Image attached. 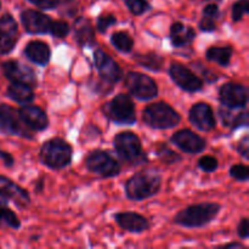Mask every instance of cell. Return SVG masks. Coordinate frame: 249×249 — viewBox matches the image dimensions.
Returning a JSON list of instances; mask_svg holds the SVG:
<instances>
[{
    "instance_id": "obj_1",
    "label": "cell",
    "mask_w": 249,
    "mask_h": 249,
    "mask_svg": "<svg viewBox=\"0 0 249 249\" xmlns=\"http://www.w3.org/2000/svg\"><path fill=\"white\" fill-rule=\"evenodd\" d=\"M162 178L156 170H143L134 174L125 182V196L130 201H145L160 192Z\"/></svg>"
},
{
    "instance_id": "obj_2",
    "label": "cell",
    "mask_w": 249,
    "mask_h": 249,
    "mask_svg": "<svg viewBox=\"0 0 249 249\" xmlns=\"http://www.w3.org/2000/svg\"><path fill=\"white\" fill-rule=\"evenodd\" d=\"M221 207L218 203H199L180 211L173 223L187 229L203 228L218 216Z\"/></svg>"
},
{
    "instance_id": "obj_3",
    "label": "cell",
    "mask_w": 249,
    "mask_h": 249,
    "mask_svg": "<svg viewBox=\"0 0 249 249\" xmlns=\"http://www.w3.org/2000/svg\"><path fill=\"white\" fill-rule=\"evenodd\" d=\"M72 147L62 139H51L43 143L39 152L40 162L53 170H60L70 165L72 160Z\"/></svg>"
},
{
    "instance_id": "obj_4",
    "label": "cell",
    "mask_w": 249,
    "mask_h": 249,
    "mask_svg": "<svg viewBox=\"0 0 249 249\" xmlns=\"http://www.w3.org/2000/svg\"><path fill=\"white\" fill-rule=\"evenodd\" d=\"M142 121L147 126L152 129H172L179 125L181 117L180 114L165 102L151 104L143 109Z\"/></svg>"
},
{
    "instance_id": "obj_5",
    "label": "cell",
    "mask_w": 249,
    "mask_h": 249,
    "mask_svg": "<svg viewBox=\"0 0 249 249\" xmlns=\"http://www.w3.org/2000/svg\"><path fill=\"white\" fill-rule=\"evenodd\" d=\"M113 145L119 157L125 162L135 165L147 162V156L143 152L141 141L136 134L122 131L114 136Z\"/></svg>"
},
{
    "instance_id": "obj_6",
    "label": "cell",
    "mask_w": 249,
    "mask_h": 249,
    "mask_svg": "<svg viewBox=\"0 0 249 249\" xmlns=\"http://www.w3.org/2000/svg\"><path fill=\"white\" fill-rule=\"evenodd\" d=\"M104 113L116 124L133 125L136 122L135 104L126 94H118L104 106Z\"/></svg>"
},
{
    "instance_id": "obj_7",
    "label": "cell",
    "mask_w": 249,
    "mask_h": 249,
    "mask_svg": "<svg viewBox=\"0 0 249 249\" xmlns=\"http://www.w3.org/2000/svg\"><path fill=\"white\" fill-rule=\"evenodd\" d=\"M85 167L89 172L102 178H114L121 173V164L108 152L102 150L91 151L85 157Z\"/></svg>"
},
{
    "instance_id": "obj_8",
    "label": "cell",
    "mask_w": 249,
    "mask_h": 249,
    "mask_svg": "<svg viewBox=\"0 0 249 249\" xmlns=\"http://www.w3.org/2000/svg\"><path fill=\"white\" fill-rule=\"evenodd\" d=\"M124 84L133 96L141 101H150L158 95V87L148 75L139 72H129L124 78Z\"/></svg>"
},
{
    "instance_id": "obj_9",
    "label": "cell",
    "mask_w": 249,
    "mask_h": 249,
    "mask_svg": "<svg viewBox=\"0 0 249 249\" xmlns=\"http://www.w3.org/2000/svg\"><path fill=\"white\" fill-rule=\"evenodd\" d=\"M0 134L32 139L31 130L19 117L18 111L6 104H0Z\"/></svg>"
},
{
    "instance_id": "obj_10",
    "label": "cell",
    "mask_w": 249,
    "mask_h": 249,
    "mask_svg": "<svg viewBox=\"0 0 249 249\" xmlns=\"http://www.w3.org/2000/svg\"><path fill=\"white\" fill-rule=\"evenodd\" d=\"M169 75L173 82L184 91L194 94V92L203 90V80L197 77L191 70L180 63H173L170 66Z\"/></svg>"
},
{
    "instance_id": "obj_11",
    "label": "cell",
    "mask_w": 249,
    "mask_h": 249,
    "mask_svg": "<svg viewBox=\"0 0 249 249\" xmlns=\"http://www.w3.org/2000/svg\"><path fill=\"white\" fill-rule=\"evenodd\" d=\"M0 67H1L2 74L7 80H10V83H22L32 88L36 85V72L29 66L23 65L19 61H4Z\"/></svg>"
},
{
    "instance_id": "obj_12",
    "label": "cell",
    "mask_w": 249,
    "mask_h": 249,
    "mask_svg": "<svg viewBox=\"0 0 249 249\" xmlns=\"http://www.w3.org/2000/svg\"><path fill=\"white\" fill-rule=\"evenodd\" d=\"M219 101L228 108H246L248 104L247 87L238 83H226L219 89Z\"/></svg>"
},
{
    "instance_id": "obj_13",
    "label": "cell",
    "mask_w": 249,
    "mask_h": 249,
    "mask_svg": "<svg viewBox=\"0 0 249 249\" xmlns=\"http://www.w3.org/2000/svg\"><path fill=\"white\" fill-rule=\"evenodd\" d=\"M94 61L100 77L108 84H116L123 78V71L118 63L107 55L105 51L97 49L94 53Z\"/></svg>"
},
{
    "instance_id": "obj_14",
    "label": "cell",
    "mask_w": 249,
    "mask_h": 249,
    "mask_svg": "<svg viewBox=\"0 0 249 249\" xmlns=\"http://www.w3.org/2000/svg\"><path fill=\"white\" fill-rule=\"evenodd\" d=\"M18 40V26L11 14L0 17V55H9Z\"/></svg>"
},
{
    "instance_id": "obj_15",
    "label": "cell",
    "mask_w": 249,
    "mask_h": 249,
    "mask_svg": "<svg viewBox=\"0 0 249 249\" xmlns=\"http://www.w3.org/2000/svg\"><path fill=\"white\" fill-rule=\"evenodd\" d=\"M170 141L175 146H178L182 152L191 153V155L201 153L207 146L206 140L190 129H182L174 133L170 138Z\"/></svg>"
},
{
    "instance_id": "obj_16",
    "label": "cell",
    "mask_w": 249,
    "mask_h": 249,
    "mask_svg": "<svg viewBox=\"0 0 249 249\" xmlns=\"http://www.w3.org/2000/svg\"><path fill=\"white\" fill-rule=\"evenodd\" d=\"M24 31L31 34H50L53 18L36 10H24L19 16Z\"/></svg>"
},
{
    "instance_id": "obj_17",
    "label": "cell",
    "mask_w": 249,
    "mask_h": 249,
    "mask_svg": "<svg viewBox=\"0 0 249 249\" xmlns=\"http://www.w3.org/2000/svg\"><path fill=\"white\" fill-rule=\"evenodd\" d=\"M19 117L24 125L31 131H43L49 126V118L45 111L34 105H22L18 109Z\"/></svg>"
},
{
    "instance_id": "obj_18",
    "label": "cell",
    "mask_w": 249,
    "mask_h": 249,
    "mask_svg": "<svg viewBox=\"0 0 249 249\" xmlns=\"http://www.w3.org/2000/svg\"><path fill=\"white\" fill-rule=\"evenodd\" d=\"M189 119L194 126L201 131H211L215 128L216 121L213 109L206 102H197L191 107Z\"/></svg>"
},
{
    "instance_id": "obj_19",
    "label": "cell",
    "mask_w": 249,
    "mask_h": 249,
    "mask_svg": "<svg viewBox=\"0 0 249 249\" xmlns=\"http://www.w3.org/2000/svg\"><path fill=\"white\" fill-rule=\"evenodd\" d=\"M0 191L4 192L10 201H14L18 208H26L31 203L28 192L5 175H0Z\"/></svg>"
},
{
    "instance_id": "obj_20",
    "label": "cell",
    "mask_w": 249,
    "mask_h": 249,
    "mask_svg": "<svg viewBox=\"0 0 249 249\" xmlns=\"http://www.w3.org/2000/svg\"><path fill=\"white\" fill-rule=\"evenodd\" d=\"M114 220L124 231L133 233H141L150 229V223L145 216L133 212H123L114 214Z\"/></svg>"
},
{
    "instance_id": "obj_21",
    "label": "cell",
    "mask_w": 249,
    "mask_h": 249,
    "mask_svg": "<svg viewBox=\"0 0 249 249\" xmlns=\"http://www.w3.org/2000/svg\"><path fill=\"white\" fill-rule=\"evenodd\" d=\"M23 53L31 62L38 66H46L50 62L51 50L48 44L44 43V41H29L24 48Z\"/></svg>"
},
{
    "instance_id": "obj_22",
    "label": "cell",
    "mask_w": 249,
    "mask_h": 249,
    "mask_svg": "<svg viewBox=\"0 0 249 249\" xmlns=\"http://www.w3.org/2000/svg\"><path fill=\"white\" fill-rule=\"evenodd\" d=\"M195 38H196L195 29L181 22H175L170 27V41L175 48H184L190 45Z\"/></svg>"
},
{
    "instance_id": "obj_23",
    "label": "cell",
    "mask_w": 249,
    "mask_h": 249,
    "mask_svg": "<svg viewBox=\"0 0 249 249\" xmlns=\"http://www.w3.org/2000/svg\"><path fill=\"white\" fill-rule=\"evenodd\" d=\"M74 38L80 46L94 45L95 31L91 22L85 17H78L74 21Z\"/></svg>"
},
{
    "instance_id": "obj_24",
    "label": "cell",
    "mask_w": 249,
    "mask_h": 249,
    "mask_svg": "<svg viewBox=\"0 0 249 249\" xmlns=\"http://www.w3.org/2000/svg\"><path fill=\"white\" fill-rule=\"evenodd\" d=\"M10 198L0 191V229H11L18 230L21 228V221L11 208H9Z\"/></svg>"
},
{
    "instance_id": "obj_25",
    "label": "cell",
    "mask_w": 249,
    "mask_h": 249,
    "mask_svg": "<svg viewBox=\"0 0 249 249\" xmlns=\"http://www.w3.org/2000/svg\"><path fill=\"white\" fill-rule=\"evenodd\" d=\"M6 96L19 105L31 104L34 100L33 88L22 83H11L6 89Z\"/></svg>"
},
{
    "instance_id": "obj_26",
    "label": "cell",
    "mask_w": 249,
    "mask_h": 249,
    "mask_svg": "<svg viewBox=\"0 0 249 249\" xmlns=\"http://www.w3.org/2000/svg\"><path fill=\"white\" fill-rule=\"evenodd\" d=\"M232 53L231 46H212L207 50L206 56L211 62H215L221 67H228L232 58Z\"/></svg>"
},
{
    "instance_id": "obj_27",
    "label": "cell",
    "mask_w": 249,
    "mask_h": 249,
    "mask_svg": "<svg viewBox=\"0 0 249 249\" xmlns=\"http://www.w3.org/2000/svg\"><path fill=\"white\" fill-rule=\"evenodd\" d=\"M134 58L139 66L152 72H160L163 67V58L155 53H138Z\"/></svg>"
},
{
    "instance_id": "obj_28",
    "label": "cell",
    "mask_w": 249,
    "mask_h": 249,
    "mask_svg": "<svg viewBox=\"0 0 249 249\" xmlns=\"http://www.w3.org/2000/svg\"><path fill=\"white\" fill-rule=\"evenodd\" d=\"M111 43L117 50L123 53H129L133 51L134 39L125 31L114 32L111 36Z\"/></svg>"
},
{
    "instance_id": "obj_29",
    "label": "cell",
    "mask_w": 249,
    "mask_h": 249,
    "mask_svg": "<svg viewBox=\"0 0 249 249\" xmlns=\"http://www.w3.org/2000/svg\"><path fill=\"white\" fill-rule=\"evenodd\" d=\"M156 155L157 157L162 160L165 164H175V163L180 162L181 160V156L179 153H177L175 151H173L165 143H160L157 146V150H156Z\"/></svg>"
},
{
    "instance_id": "obj_30",
    "label": "cell",
    "mask_w": 249,
    "mask_h": 249,
    "mask_svg": "<svg viewBox=\"0 0 249 249\" xmlns=\"http://www.w3.org/2000/svg\"><path fill=\"white\" fill-rule=\"evenodd\" d=\"M123 1L129 9V11L135 16H140L151 9V5L147 0H123Z\"/></svg>"
},
{
    "instance_id": "obj_31",
    "label": "cell",
    "mask_w": 249,
    "mask_h": 249,
    "mask_svg": "<svg viewBox=\"0 0 249 249\" xmlns=\"http://www.w3.org/2000/svg\"><path fill=\"white\" fill-rule=\"evenodd\" d=\"M61 15H65L67 17H73L77 14L78 4L77 0H58L57 6Z\"/></svg>"
},
{
    "instance_id": "obj_32",
    "label": "cell",
    "mask_w": 249,
    "mask_h": 249,
    "mask_svg": "<svg viewBox=\"0 0 249 249\" xmlns=\"http://www.w3.org/2000/svg\"><path fill=\"white\" fill-rule=\"evenodd\" d=\"M249 12V0H237L232 5V19L235 22L241 21L245 15Z\"/></svg>"
},
{
    "instance_id": "obj_33",
    "label": "cell",
    "mask_w": 249,
    "mask_h": 249,
    "mask_svg": "<svg viewBox=\"0 0 249 249\" xmlns=\"http://www.w3.org/2000/svg\"><path fill=\"white\" fill-rule=\"evenodd\" d=\"M70 26H68L67 22L65 21H53V24H51L50 34L53 36V38H66L70 33Z\"/></svg>"
},
{
    "instance_id": "obj_34",
    "label": "cell",
    "mask_w": 249,
    "mask_h": 249,
    "mask_svg": "<svg viewBox=\"0 0 249 249\" xmlns=\"http://www.w3.org/2000/svg\"><path fill=\"white\" fill-rule=\"evenodd\" d=\"M117 23V18L114 15H111V14H104V15H100L99 18H97L96 21V27H97V31L100 32V33H106L107 29L109 28V27L114 26V24Z\"/></svg>"
},
{
    "instance_id": "obj_35",
    "label": "cell",
    "mask_w": 249,
    "mask_h": 249,
    "mask_svg": "<svg viewBox=\"0 0 249 249\" xmlns=\"http://www.w3.org/2000/svg\"><path fill=\"white\" fill-rule=\"evenodd\" d=\"M198 167L201 168L203 172L213 173L218 169L219 163L218 160H216L215 157H213V156H203V157L199 158Z\"/></svg>"
},
{
    "instance_id": "obj_36",
    "label": "cell",
    "mask_w": 249,
    "mask_h": 249,
    "mask_svg": "<svg viewBox=\"0 0 249 249\" xmlns=\"http://www.w3.org/2000/svg\"><path fill=\"white\" fill-rule=\"evenodd\" d=\"M231 177L238 181H247L249 179V169L245 164H235L229 170Z\"/></svg>"
},
{
    "instance_id": "obj_37",
    "label": "cell",
    "mask_w": 249,
    "mask_h": 249,
    "mask_svg": "<svg viewBox=\"0 0 249 249\" xmlns=\"http://www.w3.org/2000/svg\"><path fill=\"white\" fill-rule=\"evenodd\" d=\"M248 123H249L248 113L246 111L241 112V113L236 114L235 119H233L232 124H231V126H230L231 131H235L236 129L242 128V126H247Z\"/></svg>"
},
{
    "instance_id": "obj_38",
    "label": "cell",
    "mask_w": 249,
    "mask_h": 249,
    "mask_svg": "<svg viewBox=\"0 0 249 249\" xmlns=\"http://www.w3.org/2000/svg\"><path fill=\"white\" fill-rule=\"evenodd\" d=\"M216 19L211 18V17L203 16L202 19L199 21V29L203 32H214L216 29Z\"/></svg>"
},
{
    "instance_id": "obj_39",
    "label": "cell",
    "mask_w": 249,
    "mask_h": 249,
    "mask_svg": "<svg viewBox=\"0 0 249 249\" xmlns=\"http://www.w3.org/2000/svg\"><path fill=\"white\" fill-rule=\"evenodd\" d=\"M31 4L36 5L39 9L43 10H53L57 6L58 0H28Z\"/></svg>"
},
{
    "instance_id": "obj_40",
    "label": "cell",
    "mask_w": 249,
    "mask_h": 249,
    "mask_svg": "<svg viewBox=\"0 0 249 249\" xmlns=\"http://www.w3.org/2000/svg\"><path fill=\"white\" fill-rule=\"evenodd\" d=\"M237 235L241 240H246L249 236V220L247 218H243L240 221L237 228Z\"/></svg>"
},
{
    "instance_id": "obj_41",
    "label": "cell",
    "mask_w": 249,
    "mask_h": 249,
    "mask_svg": "<svg viewBox=\"0 0 249 249\" xmlns=\"http://www.w3.org/2000/svg\"><path fill=\"white\" fill-rule=\"evenodd\" d=\"M237 152L240 153L241 156H242L245 160H248L249 158V139L248 136L246 135L245 138L241 139L240 142H238V146H237Z\"/></svg>"
},
{
    "instance_id": "obj_42",
    "label": "cell",
    "mask_w": 249,
    "mask_h": 249,
    "mask_svg": "<svg viewBox=\"0 0 249 249\" xmlns=\"http://www.w3.org/2000/svg\"><path fill=\"white\" fill-rule=\"evenodd\" d=\"M203 16L211 17V18L218 19L219 16H220V11H219L218 5L215 4H209L207 5L203 9Z\"/></svg>"
},
{
    "instance_id": "obj_43",
    "label": "cell",
    "mask_w": 249,
    "mask_h": 249,
    "mask_svg": "<svg viewBox=\"0 0 249 249\" xmlns=\"http://www.w3.org/2000/svg\"><path fill=\"white\" fill-rule=\"evenodd\" d=\"M0 160H2V163H4V165L6 168L14 167L15 164L14 157H12V155H10L9 152H6V151L0 150Z\"/></svg>"
},
{
    "instance_id": "obj_44",
    "label": "cell",
    "mask_w": 249,
    "mask_h": 249,
    "mask_svg": "<svg viewBox=\"0 0 249 249\" xmlns=\"http://www.w3.org/2000/svg\"><path fill=\"white\" fill-rule=\"evenodd\" d=\"M225 248H245V246L241 245L240 242H233V243H228V245L224 246Z\"/></svg>"
},
{
    "instance_id": "obj_45",
    "label": "cell",
    "mask_w": 249,
    "mask_h": 249,
    "mask_svg": "<svg viewBox=\"0 0 249 249\" xmlns=\"http://www.w3.org/2000/svg\"><path fill=\"white\" fill-rule=\"evenodd\" d=\"M0 9H1V0H0Z\"/></svg>"
}]
</instances>
